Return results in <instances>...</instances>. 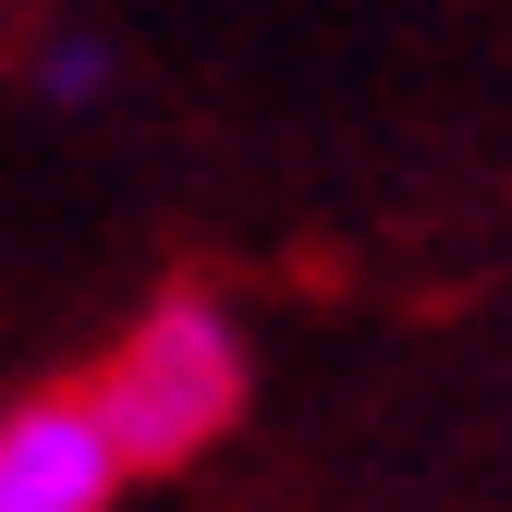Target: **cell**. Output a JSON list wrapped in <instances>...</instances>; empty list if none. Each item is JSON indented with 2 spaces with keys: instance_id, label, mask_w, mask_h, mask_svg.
<instances>
[{
  "instance_id": "obj_1",
  "label": "cell",
  "mask_w": 512,
  "mask_h": 512,
  "mask_svg": "<svg viewBox=\"0 0 512 512\" xmlns=\"http://www.w3.org/2000/svg\"><path fill=\"white\" fill-rule=\"evenodd\" d=\"M86 403H98V427H110V452L122 464H196L208 439L244 415V342H232V317L220 305H196V293H171V305H147L135 330H122V354L86 378Z\"/></svg>"
},
{
  "instance_id": "obj_2",
  "label": "cell",
  "mask_w": 512,
  "mask_h": 512,
  "mask_svg": "<svg viewBox=\"0 0 512 512\" xmlns=\"http://www.w3.org/2000/svg\"><path fill=\"white\" fill-rule=\"evenodd\" d=\"M122 452L86 391H37L0 415V512H110Z\"/></svg>"
}]
</instances>
